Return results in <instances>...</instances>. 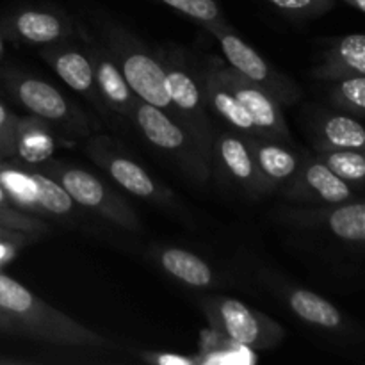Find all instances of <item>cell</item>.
Masks as SVG:
<instances>
[{
  "label": "cell",
  "instance_id": "1",
  "mask_svg": "<svg viewBox=\"0 0 365 365\" xmlns=\"http://www.w3.org/2000/svg\"><path fill=\"white\" fill-rule=\"evenodd\" d=\"M0 309L9 314L24 335L38 341L56 346H70V348L102 349L113 351L116 344L103 335L89 330L78 321L29 291L18 280L4 274L0 271Z\"/></svg>",
  "mask_w": 365,
  "mask_h": 365
},
{
  "label": "cell",
  "instance_id": "2",
  "mask_svg": "<svg viewBox=\"0 0 365 365\" xmlns=\"http://www.w3.org/2000/svg\"><path fill=\"white\" fill-rule=\"evenodd\" d=\"M102 38L103 46L118 64L132 93L175 120L173 106L166 89V71L160 59H157L130 31L113 21L102 24Z\"/></svg>",
  "mask_w": 365,
  "mask_h": 365
},
{
  "label": "cell",
  "instance_id": "3",
  "mask_svg": "<svg viewBox=\"0 0 365 365\" xmlns=\"http://www.w3.org/2000/svg\"><path fill=\"white\" fill-rule=\"evenodd\" d=\"M130 121L153 148L170 157L184 171L185 177L200 185L209 182L212 160L202 152L191 134L164 110L138 98Z\"/></svg>",
  "mask_w": 365,
  "mask_h": 365
},
{
  "label": "cell",
  "instance_id": "4",
  "mask_svg": "<svg viewBox=\"0 0 365 365\" xmlns=\"http://www.w3.org/2000/svg\"><path fill=\"white\" fill-rule=\"evenodd\" d=\"M160 63L166 71V89L171 106H173L175 121L191 134L202 152L212 160L214 134L198 75L177 52L164 56Z\"/></svg>",
  "mask_w": 365,
  "mask_h": 365
},
{
  "label": "cell",
  "instance_id": "5",
  "mask_svg": "<svg viewBox=\"0 0 365 365\" xmlns=\"http://www.w3.org/2000/svg\"><path fill=\"white\" fill-rule=\"evenodd\" d=\"M210 327L221 339L253 351L277 348L285 330L271 317L257 312L239 299L214 298L205 303Z\"/></svg>",
  "mask_w": 365,
  "mask_h": 365
},
{
  "label": "cell",
  "instance_id": "6",
  "mask_svg": "<svg viewBox=\"0 0 365 365\" xmlns=\"http://www.w3.org/2000/svg\"><path fill=\"white\" fill-rule=\"evenodd\" d=\"M43 173L52 177L53 180L63 185L64 191L70 195L77 207L93 210L106 217L107 221L114 223L116 227L128 232L141 230L138 214L132 210V207L118 195L114 189L103 184L98 177H95L89 171L81 168L64 166V164H46L39 166Z\"/></svg>",
  "mask_w": 365,
  "mask_h": 365
},
{
  "label": "cell",
  "instance_id": "7",
  "mask_svg": "<svg viewBox=\"0 0 365 365\" xmlns=\"http://www.w3.org/2000/svg\"><path fill=\"white\" fill-rule=\"evenodd\" d=\"M0 185L11 205L25 212L68 217L77 207L59 182L39 170H25L18 164L0 163Z\"/></svg>",
  "mask_w": 365,
  "mask_h": 365
},
{
  "label": "cell",
  "instance_id": "8",
  "mask_svg": "<svg viewBox=\"0 0 365 365\" xmlns=\"http://www.w3.org/2000/svg\"><path fill=\"white\" fill-rule=\"evenodd\" d=\"M210 34L217 39L228 66L237 71L246 81L253 82L260 89L273 96L282 107L294 106L299 100V88L287 75L274 70L259 52L242 41L227 24L210 29Z\"/></svg>",
  "mask_w": 365,
  "mask_h": 365
},
{
  "label": "cell",
  "instance_id": "9",
  "mask_svg": "<svg viewBox=\"0 0 365 365\" xmlns=\"http://www.w3.org/2000/svg\"><path fill=\"white\" fill-rule=\"evenodd\" d=\"M7 84L11 86L14 98L25 107L31 114L48 125H56L66 134L89 138L91 135V123L82 110H78L73 103L61 91H57L52 84L31 75H13L7 77Z\"/></svg>",
  "mask_w": 365,
  "mask_h": 365
},
{
  "label": "cell",
  "instance_id": "10",
  "mask_svg": "<svg viewBox=\"0 0 365 365\" xmlns=\"http://www.w3.org/2000/svg\"><path fill=\"white\" fill-rule=\"evenodd\" d=\"M86 150L89 157L130 195L163 207H173L177 203L173 192L166 185L159 184L155 178L150 177L145 168L132 160L107 135H89Z\"/></svg>",
  "mask_w": 365,
  "mask_h": 365
},
{
  "label": "cell",
  "instance_id": "11",
  "mask_svg": "<svg viewBox=\"0 0 365 365\" xmlns=\"http://www.w3.org/2000/svg\"><path fill=\"white\" fill-rule=\"evenodd\" d=\"M274 217L292 227L327 230L334 237L351 245H362L365 241V203L360 198L316 209L284 207L274 212Z\"/></svg>",
  "mask_w": 365,
  "mask_h": 365
},
{
  "label": "cell",
  "instance_id": "12",
  "mask_svg": "<svg viewBox=\"0 0 365 365\" xmlns=\"http://www.w3.org/2000/svg\"><path fill=\"white\" fill-rule=\"evenodd\" d=\"M214 68H216V73L220 75L221 81L234 93L242 109L252 118L259 134L266 139L291 145V132H289L287 121H285L284 107L273 96L267 95L264 89H260L253 82L246 81L230 66L214 63Z\"/></svg>",
  "mask_w": 365,
  "mask_h": 365
},
{
  "label": "cell",
  "instance_id": "13",
  "mask_svg": "<svg viewBox=\"0 0 365 365\" xmlns=\"http://www.w3.org/2000/svg\"><path fill=\"white\" fill-rule=\"evenodd\" d=\"M212 159H216L221 173L250 198L260 200L277 192L260 175L246 135L239 132L217 134L212 143Z\"/></svg>",
  "mask_w": 365,
  "mask_h": 365
},
{
  "label": "cell",
  "instance_id": "14",
  "mask_svg": "<svg viewBox=\"0 0 365 365\" xmlns=\"http://www.w3.org/2000/svg\"><path fill=\"white\" fill-rule=\"evenodd\" d=\"M277 192L291 202L324 203V205H335L359 198L351 185L331 173L316 155L309 153H303L299 170Z\"/></svg>",
  "mask_w": 365,
  "mask_h": 365
},
{
  "label": "cell",
  "instance_id": "15",
  "mask_svg": "<svg viewBox=\"0 0 365 365\" xmlns=\"http://www.w3.org/2000/svg\"><path fill=\"white\" fill-rule=\"evenodd\" d=\"M2 31L27 45L48 46L64 43L75 25L64 13L45 7H21L4 20Z\"/></svg>",
  "mask_w": 365,
  "mask_h": 365
},
{
  "label": "cell",
  "instance_id": "16",
  "mask_svg": "<svg viewBox=\"0 0 365 365\" xmlns=\"http://www.w3.org/2000/svg\"><path fill=\"white\" fill-rule=\"evenodd\" d=\"M39 56L52 66V70L64 84L91 100L96 107L103 110L102 100L96 91L95 68H93L89 50L86 52V50L66 46L64 43H57V45L41 46Z\"/></svg>",
  "mask_w": 365,
  "mask_h": 365
},
{
  "label": "cell",
  "instance_id": "17",
  "mask_svg": "<svg viewBox=\"0 0 365 365\" xmlns=\"http://www.w3.org/2000/svg\"><path fill=\"white\" fill-rule=\"evenodd\" d=\"M89 56H91L93 68H95L96 91L102 100L103 110H109V113L130 120L138 96L128 88L118 64L109 56L106 46H91Z\"/></svg>",
  "mask_w": 365,
  "mask_h": 365
},
{
  "label": "cell",
  "instance_id": "18",
  "mask_svg": "<svg viewBox=\"0 0 365 365\" xmlns=\"http://www.w3.org/2000/svg\"><path fill=\"white\" fill-rule=\"evenodd\" d=\"M198 82L203 96H205L207 107H212L225 121H228L235 128V132L246 135V138H262L255 128V125H253L252 118L237 102L234 93L228 89V86L216 73L214 63H209L200 71Z\"/></svg>",
  "mask_w": 365,
  "mask_h": 365
},
{
  "label": "cell",
  "instance_id": "19",
  "mask_svg": "<svg viewBox=\"0 0 365 365\" xmlns=\"http://www.w3.org/2000/svg\"><path fill=\"white\" fill-rule=\"evenodd\" d=\"M255 164L260 175L267 180V184L278 191L285 182L291 180L299 170L303 160V153L296 152L289 146V143L273 141L266 138H248Z\"/></svg>",
  "mask_w": 365,
  "mask_h": 365
},
{
  "label": "cell",
  "instance_id": "20",
  "mask_svg": "<svg viewBox=\"0 0 365 365\" xmlns=\"http://www.w3.org/2000/svg\"><path fill=\"white\" fill-rule=\"evenodd\" d=\"M314 148H346L364 152L365 130L351 114H317L309 123Z\"/></svg>",
  "mask_w": 365,
  "mask_h": 365
},
{
  "label": "cell",
  "instance_id": "21",
  "mask_svg": "<svg viewBox=\"0 0 365 365\" xmlns=\"http://www.w3.org/2000/svg\"><path fill=\"white\" fill-rule=\"evenodd\" d=\"M351 75H365V36L360 32L335 39L323 53L319 66L312 71V77L323 82H334Z\"/></svg>",
  "mask_w": 365,
  "mask_h": 365
},
{
  "label": "cell",
  "instance_id": "22",
  "mask_svg": "<svg viewBox=\"0 0 365 365\" xmlns=\"http://www.w3.org/2000/svg\"><path fill=\"white\" fill-rule=\"evenodd\" d=\"M57 148V138L52 125L38 116L18 118L14 132V155L29 166H41L48 163Z\"/></svg>",
  "mask_w": 365,
  "mask_h": 365
},
{
  "label": "cell",
  "instance_id": "23",
  "mask_svg": "<svg viewBox=\"0 0 365 365\" xmlns=\"http://www.w3.org/2000/svg\"><path fill=\"white\" fill-rule=\"evenodd\" d=\"M284 298L292 312L307 324L323 328V330L344 328V317L341 310L316 292L299 287H287L284 291Z\"/></svg>",
  "mask_w": 365,
  "mask_h": 365
},
{
  "label": "cell",
  "instance_id": "24",
  "mask_svg": "<svg viewBox=\"0 0 365 365\" xmlns=\"http://www.w3.org/2000/svg\"><path fill=\"white\" fill-rule=\"evenodd\" d=\"M157 257L168 274L189 287L205 289L216 285V274H214L212 267L187 250L163 248L157 253Z\"/></svg>",
  "mask_w": 365,
  "mask_h": 365
},
{
  "label": "cell",
  "instance_id": "25",
  "mask_svg": "<svg viewBox=\"0 0 365 365\" xmlns=\"http://www.w3.org/2000/svg\"><path fill=\"white\" fill-rule=\"evenodd\" d=\"M316 157L341 180L362 191L365 182V157L362 152L346 148H319Z\"/></svg>",
  "mask_w": 365,
  "mask_h": 365
},
{
  "label": "cell",
  "instance_id": "26",
  "mask_svg": "<svg viewBox=\"0 0 365 365\" xmlns=\"http://www.w3.org/2000/svg\"><path fill=\"white\" fill-rule=\"evenodd\" d=\"M328 96L335 109L362 120L365 116V75H351L334 81Z\"/></svg>",
  "mask_w": 365,
  "mask_h": 365
},
{
  "label": "cell",
  "instance_id": "27",
  "mask_svg": "<svg viewBox=\"0 0 365 365\" xmlns=\"http://www.w3.org/2000/svg\"><path fill=\"white\" fill-rule=\"evenodd\" d=\"M160 2L170 6L171 9L178 11V13L185 14L191 20L198 21L207 31L227 24L223 11L216 0H160Z\"/></svg>",
  "mask_w": 365,
  "mask_h": 365
},
{
  "label": "cell",
  "instance_id": "28",
  "mask_svg": "<svg viewBox=\"0 0 365 365\" xmlns=\"http://www.w3.org/2000/svg\"><path fill=\"white\" fill-rule=\"evenodd\" d=\"M0 228L25 232V234L32 235H43L50 230L48 223L39 220L34 214L7 205H0Z\"/></svg>",
  "mask_w": 365,
  "mask_h": 365
},
{
  "label": "cell",
  "instance_id": "29",
  "mask_svg": "<svg viewBox=\"0 0 365 365\" xmlns=\"http://www.w3.org/2000/svg\"><path fill=\"white\" fill-rule=\"evenodd\" d=\"M273 4L278 11L285 13L291 18H317L327 14L334 7L335 0H267Z\"/></svg>",
  "mask_w": 365,
  "mask_h": 365
},
{
  "label": "cell",
  "instance_id": "30",
  "mask_svg": "<svg viewBox=\"0 0 365 365\" xmlns=\"http://www.w3.org/2000/svg\"><path fill=\"white\" fill-rule=\"evenodd\" d=\"M227 348L220 349H209L203 351V355L198 359V364H253L257 362V355L253 349L241 348L237 344L227 342Z\"/></svg>",
  "mask_w": 365,
  "mask_h": 365
},
{
  "label": "cell",
  "instance_id": "31",
  "mask_svg": "<svg viewBox=\"0 0 365 365\" xmlns=\"http://www.w3.org/2000/svg\"><path fill=\"white\" fill-rule=\"evenodd\" d=\"M18 116L9 113L6 106L0 102V155H14V132H16Z\"/></svg>",
  "mask_w": 365,
  "mask_h": 365
},
{
  "label": "cell",
  "instance_id": "32",
  "mask_svg": "<svg viewBox=\"0 0 365 365\" xmlns=\"http://www.w3.org/2000/svg\"><path fill=\"white\" fill-rule=\"evenodd\" d=\"M143 360L155 365H192L198 364V359L192 356H182L177 353H145Z\"/></svg>",
  "mask_w": 365,
  "mask_h": 365
},
{
  "label": "cell",
  "instance_id": "33",
  "mask_svg": "<svg viewBox=\"0 0 365 365\" xmlns=\"http://www.w3.org/2000/svg\"><path fill=\"white\" fill-rule=\"evenodd\" d=\"M20 248L21 245H18V242L4 241V239H0V267L6 266L7 262H11Z\"/></svg>",
  "mask_w": 365,
  "mask_h": 365
},
{
  "label": "cell",
  "instance_id": "34",
  "mask_svg": "<svg viewBox=\"0 0 365 365\" xmlns=\"http://www.w3.org/2000/svg\"><path fill=\"white\" fill-rule=\"evenodd\" d=\"M0 331H9V334L24 335V331H21V328L18 327L16 321H14L9 314L4 312L2 309H0Z\"/></svg>",
  "mask_w": 365,
  "mask_h": 365
},
{
  "label": "cell",
  "instance_id": "35",
  "mask_svg": "<svg viewBox=\"0 0 365 365\" xmlns=\"http://www.w3.org/2000/svg\"><path fill=\"white\" fill-rule=\"evenodd\" d=\"M342 2H346L348 6H351L353 9L360 11V13H364L365 11V0H342Z\"/></svg>",
  "mask_w": 365,
  "mask_h": 365
},
{
  "label": "cell",
  "instance_id": "36",
  "mask_svg": "<svg viewBox=\"0 0 365 365\" xmlns=\"http://www.w3.org/2000/svg\"><path fill=\"white\" fill-rule=\"evenodd\" d=\"M0 205L13 207V205H11L9 198H7V195H6V191H4V187H2V185H0Z\"/></svg>",
  "mask_w": 365,
  "mask_h": 365
},
{
  "label": "cell",
  "instance_id": "37",
  "mask_svg": "<svg viewBox=\"0 0 365 365\" xmlns=\"http://www.w3.org/2000/svg\"><path fill=\"white\" fill-rule=\"evenodd\" d=\"M0 53H2V39H0Z\"/></svg>",
  "mask_w": 365,
  "mask_h": 365
},
{
  "label": "cell",
  "instance_id": "38",
  "mask_svg": "<svg viewBox=\"0 0 365 365\" xmlns=\"http://www.w3.org/2000/svg\"><path fill=\"white\" fill-rule=\"evenodd\" d=\"M0 159H2V155H0ZM0 163H2V160H0Z\"/></svg>",
  "mask_w": 365,
  "mask_h": 365
}]
</instances>
